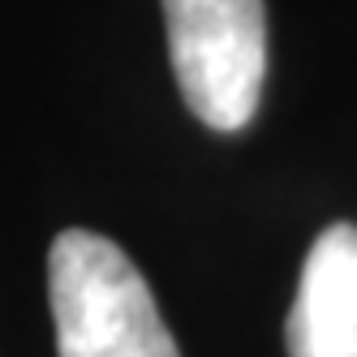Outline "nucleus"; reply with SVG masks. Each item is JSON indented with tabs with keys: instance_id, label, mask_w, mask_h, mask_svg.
<instances>
[{
	"instance_id": "1",
	"label": "nucleus",
	"mask_w": 357,
	"mask_h": 357,
	"mask_svg": "<svg viewBox=\"0 0 357 357\" xmlns=\"http://www.w3.org/2000/svg\"><path fill=\"white\" fill-rule=\"evenodd\" d=\"M61 357H181L142 271L116 241L65 228L47 250Z\"/></svg>"
},
{
	"instance_id": "2",
	"label": "nucleus",
	"mask_w": 357,
	"mask_h": 357,
	"mask_svg": "<svg viewBox=\"0 0 357 357\" xmlns=\"http://www.w3.org/2000/svg\"><path fill=\"white\" fill-rule=\"evenodd\" d=\"M164 26L190 112L220 134L245 130L267 73L263 0H164Z\"/></svg>"
},
{
	"instance_id": "3",
	"label": "nucleus",
	"mask_w": 357,
	"mask_h": 357,
	"mask_svg": "<svg viewBox=\"0 0 357 357\" xmlns=\"http://www.w3.org/2000/svg\"><path fill=\"white\" fill-rule=\"evenodd\" d=\"M284 344L289 357H357V224H331L314 237Z\"/></svg>"
}]
</instances>
